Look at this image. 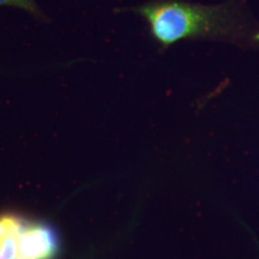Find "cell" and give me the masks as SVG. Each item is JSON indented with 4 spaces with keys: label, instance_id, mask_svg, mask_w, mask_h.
<instances>
[{
    "label": "cell",
    "instance_id": "obj_2",
    "mask_svg": "<svg viewBox=\"0 0 259 259\" xmlns=\"http://www.w3.org/2000/svg\"><path fill=\"white\" fill-rule=\"evenodd\" d=\"M19 254L28 259H54L59 241L51 227L45 223H29L18 238Z\"/></svg>",
    "mask_w": 259,
    "mask_h": 259
},
{
    "label": "cell",
    "instance_id": "obj_7",
    "mask_svg": "<svg viewBox=\"0 0 259 259\" xmlns=\"http://www.w3.org/2000/svg\"><path fill=\"white\" fill-rule=\"evenodd\" d=\"M16 259H28V258H25V257H23V255H18V257H17V258H16Z\"/></svg>",
    "mask_w": 259,
    "mask_h": 259
},
{
    "label": "cell",
    "instance_id": "obj_1",
    "mask_svg": "<svg viewBox=\"0 0 259 259\" xmlns=\"http://www.w3.org/2000/svg\"><path fill=\"white\" fill-rule=\"evenodd\" d=\"M144 18L160 46L167 48L185 40H211L242 48H259V22L246 0H227L203 5L187 0H149L127 9Z\"/></svg>",
    "mask_w": 259,
    "mask_h": 259
},
{
    "label": "cell",
    "instance_id": "obj_8",
    "mask_svg": "<svg viewBox=\"0 0 259 259\" xmlns=\"http://www.w3.org/2000/svg\"><path fill=\"white\" fill-rule=\"evenodd\" d=\"M0 239H2V238H0Z\"/></svg>",
    "mask_w": 259,
    "mask_h": 259
},
{
    "label": "cell",
    "instance_id": "obj_6",
    "mask_svg": "<svg viewBox=\"0 0 259 259\" xmlns=\"http://www.w3.org/2000/svg\"><path fill=\"white\" fill-rule=\"evenodd\" d=\"M3 235H4V228H3L2 222H0V238H2Z\"/></svg>",
    "mask_w": 259,
    "mask_h": 259
},
{
    "label": "cell",
    "instance_id": "obj_4",
    "mask_svg": "<svg viewBox=\"0 0 259 259\" xmlns=\"http://www.w3.org/2000/svg\"><path fill=\"white\" fill-rule=\"evenodd\" d=\"M19 253L18 240L15 236L3 235L0 239V259H16Z\"/></svg>",
    "mask_w": 259,
    "mask_h": 259
},
{
    "label": "cell",
    "instance_id": "obj_5",
    "mask_svg": "<svg viewBox=\"0 0 259 259\" xmlns=\"http://www.w3.org/2000/svg\"><path fill=\"white\" fill-rule=\"evenodd\" d=\"M0 5H8V6H16L25 11L30 12L31 15H34L37 18H44L45 16L41 12V10L38 9L35 0H0Z\"/></svg>",
    "mask_w": 259,
    "mask_h": 259
},
{
    "label": "cell",
    "instance_id": "obj_3",
    "mask_svg": "<svg viewBox=\"0 0 259 259\" xmlns=\"http://www.w3.org/2000/svg\"><path fill=\"white\" fill-rule=\"evenodd\" d=\"M0 222L4 228V235L15 236L17 240L30 223L17 215H3L0 218Z\"/></svg>",
    "mask_w": 259,
    "mask_h": 259
}]
</instances>
